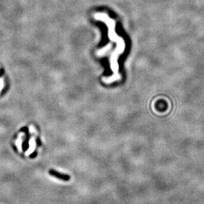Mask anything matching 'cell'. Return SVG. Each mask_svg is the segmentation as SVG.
I'll return each mask as SVG.
<instances>
[{
    "mask_svg": "<svg viewBox=\"0 0 204 204\" xmlns=\"http://www.w3.org/2000/svg\"><path fill=\"white\" fill-rule=\"evenodd\" d=\"M29 148H28L27 150L25 152V155L26 156L31 155L34 151V149H35V147H36V142H35V141L33 139V138L29 141Z\"/></svg>",
    "mask_w": 204,
    "mask_h": 204,
    "instance_id": "1",
    "label": "cell"
}]
</instances>
